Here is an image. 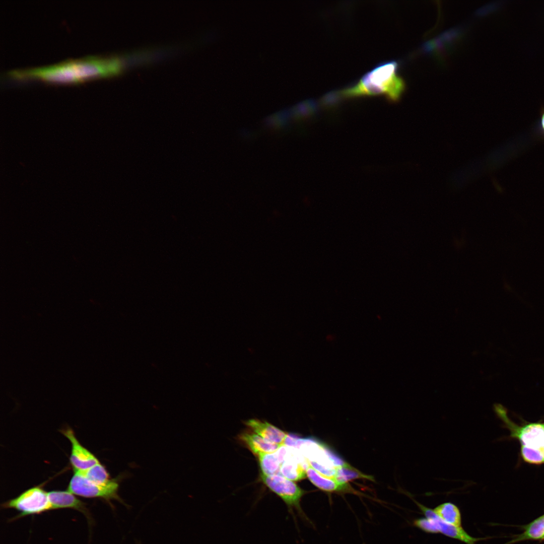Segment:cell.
Segmentation results:
<instances>
[{
  "label": "cell",
  "mask_w": 544,
  "mask_h": 544,
  "mask_svg": "<svg viewBox=\"0 0 544 544\" xmlns=\"http://www.w3.org/2000/svg\"><path fill=\"white\" fill-rule=\"evenodd\" d=\"M60 432L71 443L72 451L70 461L74 471L85 470L100 462L92 453L81 444L71 428L67 427L61 429Z\"/></svg>",
  "instance_id": "52a82bcc"
},
{
  "label": "cell",
  "mask_w": 544,
  "mask_h": 544,
  "mask_svg": "<svg viewBox=\"0 0 544 544\" xmlns=\"http://www.w3.org/2000/svg\"><path fill=\"white\" fill-rule=\"evenodd\" d=\"M414 501L425 517L432 520L438 533H441L445 536L459 540L466 544H476L478 541L484 539L471 536L461 526L458 527L445 522L435 513L433 509L422 505L416 500Z\"/></svg>",
  "instance_id": "ba28073f"
},
{
  "label": "cell",
  "mask_w": 544,
  "mask_h": 544,
  "mask_svg": "<svg viewBox=\"0 0 544 544\" xmlns=\"http://www.w3.org/2000/svg\"><path fill=\"white\" fill-rule=\"evenodd\" d=\"M257 456L262 474H280L281 461L277 451L274 453H260Z\"/></svg>",
  "instance_id": "5bb4252c"
},
{
  "label": "cell",
  "mask_w": 544,
  "mask_h": 544,
  "mask_svg": "<svg viewBox=\"0 0 544 544\" xmlns=\"http://www.w3.org/2000/svg\"><path fill=\"white\" fill-rule=\"evenodd\" d=\"M544 539V536H543V539Z\"/></svg>",
  "instance_id": "603a6c76"
},
{
  "label": "cell",
  "mask_w": 544,
  "mask_h": 544,
  "mask_svg": "<svg viewBox=\"0 0 544 544\" xmlns=\"http://www.w3.org/2000/svg\"><path fill=\"white\" fill-rule=\"evenodd\" d=\"M261 478L263 483L284 502L291 514L296 510L302 518L307 519L300 506L304 491L292 480L280 474L267 475L261 473Z\"/></svg>",
  "instance_id": "277c9868"
},
{
  "label": "cell",
  "mask_w": 544,
  "mask_h": 544,
  "mask_svg": "<svg viewBox=\"0 0 544 544\" xmlns=\"http://www.w3.org/2000/svg\"><path fill=\"white\" fill-rule=\"evenodd\" d=\"M240 439L256 455L263 453H274L282 446L270 442L259 435L252 433L242 434Z\"/></svg>",
  "instance_id": "7c38bea8"
},
{
  "label": "cell",
  "mask_w": 544,
  "mask_h": 544,
  "mask_svg": "<svg viewBox=\"0 0 544 544\" xmlns=\"http://www.w3.org/2000/svg\"><path fill=\"white\" fill-rule=\"evenodd\" d=\"M494 409L497 415L510 430L511 436L518 439L521 446L538 450L544 456V423H530L518 426L508 418L506 410L503 405L495 404Z\"/></svg>",
  "instance_id": "3957f363"
},
{
  "label": "cell",
  "mask_w": 544,
  "mask_h": 544,
  "mask_svg": "<svg viewBox=\"0 0 544 544\" xmlns=\"http://www.w3.org/2000/svg\"><path fill=\"white\" fill-rule=\"evenodd\" d=\"M544 536V515L527 525L523 533L514 539V541L526 539H542Z\"/></svg>",
  "instance_id": "9a60e30c"
},
{
  "label": "cell",
  "mask_w": 544,
  "mask_h": 544,
  "mask_svg": "<svg viewBox=\"0 0 544 544\" xmlns=\"http://www.w3.org/2000/svg\"><path fill=\"white\" fill-rule=\"evenodd\" d=\"M521 453L523 459L528 463L534 464L544 463V456L538 450L521 446Z\"/></svg>",
  "instance_id": "ffe728a7"
},
{
  "label": "cell",
  "mask_w": 544,
  "mask_h": 544,
  "mask_svg": "<svg viewBox=\"0 0 544 544\" xmlns=\"http://www.w3.org/2000/svg\"><path fill=\"white\" fill-rule=\"evenodd\" d=\"M245 424L264 439L284 445L287 434L270 423L257 419H250L246 421Z\"/></svg>",
  "instance_id": "30bf717a"
},
{
  "label": "cell",
  "mask_w": 544,
  "mask_h": 544,
  "mask_svg": "<svg viewBox=\"0 0 544 544\" xmlns=\"http://www.w3.org/2000/svg\"><path fill=\"white\" fill-rule=\"evenodd\" d=\"M306 473L311 482L323 491L333 492L350 491V488L347 484H340L333 479L323 476L313 468L310 464L306 469Z\"/></svg>",
  "instance_id": "8fae6325"
},
{
  "label": "cell",
  "mask_w": 544,
  "mask_h": 544,
  "mask_svg": "<svg viewBox=\"0 0 544 544\" xmlns=\"http://www.w3.org/2000/svg\"><path fill=\"white\" fill-rule=\"evenodd\" d=\"M433 510L435 513L445 522L454 526H461V513L458 507L453 503H443Z\"/></svg>",
  "instance_id": "4fadbf2b"
},
{
  "label": "cell",
  "mask_w": 544,
  "mask_h": 544,
  "mask_svg": "<svg viewBox=\"0 0 544 544\" xmlns=\"http://www.w3.org/2000/svg\"><path fill=\"white\" fill-rule=\"evenodd\" d=\"M74 472L82 474L90 481L96 484H104L110 480L108 471L100 462L85 470Z\"/></svg>",
  "instance_id": "2e32d148"
},
{
  "label": "cell",
  "mask_w": 544,
  "mask_h": 544,
  "mask_svg": "<svg viewBox=\"0 0 544 544\" xmlns=\"http://www.w3.org/2000/svg\"><path fill=\"white\" fill-rule=\"evenodd\" d=\"M120 57L88 56L65 60L55 64L9 71L13 79H37L53 83H78L98 78L112 76L124 69Z\"/></svg>",
  "instance_id": "6da1fadb"
},
{
  "label": "cell",
  "mask_w": 544,
  "mask_h": 544,
  "mask_svg": "<svg viewBox=\"0 0 544 544\" xmlns=\"http://www.w3.org/2000/svg\"><path fill=\"white\" fill-rule=\"evenodd\" d=\"M121 475L100 484L93 483L82 474L74 472L68 486L72 494L86 498H101L107 500L115 499L121 501L118 495L119 480Z\"/></svg>",
  "instance_id": "5b68a950"
},
{
  "label": "cell",
  "mask_w": 544,
  "mask_h": 544,
  "mask_svg": "<svg viewBox=\"0 0 544 544\" xmlns=\"http://www.w3.org/2000/svg\"><path fill=\"white\" fill-rule=\"evenodd\" d=\"M290 118L289 110H284L267 117L265 124L271 129L278 130L286 126Z\"/></svg>",
  "instance_id": "d6986e66"
},
{
  "label": "cell",
  "mask_w": 544,
  "mask_h": 544,
  "mask_svg": "<svg viewBox=\"0 0 544 544\" xmlns=\"http://www.w3.org/2000/svg\"><path fill=\"white\" fill-rule=\"evenodd\" d=\"M47 494L52 510L72 508L78 510L89 517L85 503L70 491H52L47 492Z\"/></svg>",
  "instance_id": "9c48e42d"
},
{
  "label": "cell",
  "mask_w": 544,
  "mask_h": 544,
  "mask_svg": "<svg viewBox=\"0 0 544 544\" xmlns=\"http://www.w3.org/2000/svg\"><path fill=\"white\" fill-rule=\"evenodd\" d=\"M414 525L424 532L430 533H437L438 531L432 521L428 518H420L414 520Z\"/></svg>",
  "instance_id": "44dd1931"
},
{
  "label": "cell",
  "mask_w": 544,
  "mask_h": 544,
  "mask_svg": "<svg viewBox=\"0 0 544 544\" xmlns=\"http://www.w3.org/2000/svg\"><path fill=\"white\" fill-rule=\"evenodd\" d=\"M357 478L371 479V477L363 474L346 463L336 467L334 480L340 484H347L349 481Z\"/></svg>",
  "instance_id": "e0dca14e"
},
{
  "label": "cell",
  "mask_w": 544,
  "mask_h": 544,
  "mask_svg": "<svg viewBox=\"0 0 544 544\" xmlns=\"http://www.w3.org/2000/svg\"><path fill=\"white\" fill-rule=\"evenodd\" d=\"M398 66L395 60L382 62L355 84L329 94L336 103L344 98L381 95L390 102L398 101L406 88L404 81L398 74Z\"/></svg>",
  "instance_id": "7a4b0ae2"
},
{
  "label": "cell",
  "mask_w": 544,
  "mask_h": 544,
  "mask_svg": "<svg viewBox=\"0 0 544 544\" xmlns=\"http://www.w3.org/2000/svg\"><path fill=\"white\" fill-rule=\"evenodd\" d=\"M536 130L539 135L544 138V108L540 111V117L536 126Z\"/></svg>",
  "instance_id": "7402d4cb"
},
{
  "label": "cell",
  "mask_w": 544,
  "mask_h": 544,
  "mask_svg": "<svg viewBox=\"0 0 544 544\" xmlns=\"http://www.w3.org/2000/svg\"><path fill=\"white\" fill-rule=\"evenodd\" d=\"M3 506L20 512L18 517L52 510L47 492L39 487L28 489L15 498L6 502Z\"/></svg>",
  "instance_id": "8992f818"
},
{
  "label": "cell",
  "mask_w": 544,
  "mask_h": 544,
  "mask_svg": "<svg viewBox=\"0 0 544 544\" xmlns=\"http://www.w3.org/2000/svg\"><path fill=\"white\" fill-rule=\"evenodd\" d=\"M316 103L312 101H306L294 106L289 110L290 117L299 121L310 117L316 111Z\"/></svg>",
  "instance_id": "ac0fdd59"
}]
</instances>
